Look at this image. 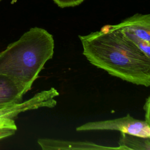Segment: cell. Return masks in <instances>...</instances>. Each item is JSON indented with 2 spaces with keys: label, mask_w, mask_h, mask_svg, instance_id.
I'll return each instance as SVG.
<instances>
[{
  "label": "cell",
  "mask_w": 150,
  "mask_h": 150,
  "mask_svg": "<svg viewBox=\"0 0 150 150\" xmlns=\"http://www.w3.org/2000/svg\"><path fill=\"white\" fill-rule=\"evenodd\" d=\"M127 37L150 42V15L136 13L115 25Z\"/></svg>",
  "instance_id": "obj_5"
},
{
  "label": "cell",
  "mask_w": 150,
  "mask_h": 150,
  "mask_svg": "<svg viewBox=\"0 0 150 150\" xmlns=\"http://www.w3.org/2000/svg\"><path fill=\"white\" fill-rule=\"evenodd\" d=\"M53 36L33 27L0 53V74L7 76L25 93L32 88L45 63L54 54Z\"/></svg>",
  "instance_id": "obj_2"
},
{
  "label": "cell",
  "mask_w": 150,
  "mask_h": 150,
  "mask_svg": "<svg viewBox=\"0 0 150 150\" xmlns=\"http://www.w3.org/2000/svg\"><path fill=\"white\" fill-rule=\"evenodd\" d=\"M128 39H129L147 57H150V42H148L137 37H131Z\"/></svg>",
  "instance_id": "obj_9"
},
{
  "label": "cell",
  "mask_w": 150,
  "mask_h": 150,
  "mask_svg": "<svg viewBox=\"0 0 150 150\" xmlns=\"http://www.w3.org/2000/svg\"><path fill=\"white\" fill-rule=\"evenodd\" d=\"M83 54L93 66L111 76L139 86H150V57L115 26L79 35Z\"/></svg>",
  "instance_id": "obj_1"
},
{
  "label": "cell",
  "mask_w": 150,
  "mask_h": 150,
  "mask_svg": "<svg viewBox=\"0 0 150 150\" xmlns=\"http://www.w3.org/2000/svg\"><path fill=\"white\" fill-rule=\"evenodd\" d=\"M118 144L124 150H150V137L120 132Z\"/></svg>",
  "instance_id": "obj_8"
},
{
  "label": "cell",
  "mask_w": 150,
  "mask_h": 150,
  "mask_svg": "<svg viewBox=\"0 0 150 150\" xmlns=\"http://www.w3.org/2000/svg\"><path fill=\"white\" fill-rule=\"evenodd\" d=\"M16 129L8 127H0V140L15 134Z\"/></svg>",
  "instance_id": "obj_11"
},
{
  "label": "cell",
  "mask_w": 150,
  "mask_h": 150,
  "mask_svg": "<svg viewBox=\"0 0 150 150\" xmlns=\"http://www.w3.org/2000/svg\"><path fill=\"white\" fill-rule=\"evenodd\" d=\"M59 7L75 6L81 4L84 0H53Z\"/></svg>",
  "instance_id": "obj_10"
},
{
  "label": "cell",
  "mask_w": 150,
  "mask_h": 150,
  "mask_svg": "<svg viewBox=\"0 0 150 150\" xmlns=\"http://www.w3.org/2000/svg\"><path fill=\"white\" fill-rule=\"evenodd\" d=\"M1 1H2V0H0V2H1Z\"/></svg>",
  "instance_id": "obj_13"
},
{
  "label": "cell",
  "mask_w": 150,
  "mask_h": 150,
  "mask_svg": "<svg viewBox=\"0 0 150 150\" xmlns=\"http://www.w3.org/2000/svg\"><path fill=\"white\" fill-rule=\"evenodd\" d=\"M149 104H150V98L148 97L144 104V110L145 112V121L149 124H150V118H149Z\"/></svg>",
  "instance_id": "obj_12"
},
{
  "label": "cell",
  "mask_w": 150,
  "mask_h": 150,
  "mask_svg": "<svg viewBox=\"0 0 150 150\" xmlns=\"http://www.w3.org/2000/svg\"><path fill=\"white\" fill-rule=\"evenodd\" d=\"M59 95V91L54 87H52L41 91L24 102L0 109V127L17 129L14 118L20 113L42 107L53 108L57 104L54 97Z\"/></svg>",
  "instance_id": "obj_3"
},
{
  "label": "cell",
  "mask_w": 150,
  "mask_h": 150,
  "mask_svg": "<svg viewBox=\"0 0 150 150\" xmlns=\"http://www.w3.org/2000/svg\"><path fill=\"white\" fill-rule=\"evenodd\" d=\"M77 131L115 130L142 137H150V124L145 120L136 119L128 114L126 116L104 121L87 122L76 128Z\"/></svg>",
  "instance_id": "obj_4"
},
{
  "label": "cell",
  "mask_w": 150,
  "mask_h": 150,
  "mask_svg": "<svg viewBox=\"0 0 150 150\" xmlns=\"http://www.w3.org/2000/svg\"><path fill=\"white\" fill-rule=\"evenodd\" d=\"M24 90L6 76L0 74V109L22 102Z\"/></svg>",
  "instance_id": "obj_7"
},
{
  "label": "cell",
  "mask_w": 150,
  "mask_h": 150,
  "mask_svg": "<svg viewBox=\"0 0 150 150\" xmlns=\"http://www.w3.org/2000/svg\"><path fill=\"white\" fill-rule=\"evenodd\" d=\"M37 142L43 150H124V148L120 146L118 147L103 146L89 141L39 138Z\"/></svg>",
  "instance_id": "obj_6"
}]
</instances>
